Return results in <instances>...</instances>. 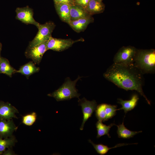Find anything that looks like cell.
<instances>
[{
    "label": "cell",
    "mask_w": 155,
    "mask_h": 155,
    "mask_svg": "<svg viewBox=\"0 0 155 155\" xmlns=\"http://www.w3.org/2000/svg\"><path fill=\"white\" fill-rule=\"evenodd\" d=\"M143 75L133 63H113L103 74V76L119 88L126 90L137 91L150 105V101L143 90L144 84Z\"/></svg>",
    "instance_id": "cell-1"
},
{
    "label": "cell",
    "mask_w": 155,
    "mask_h": 155,
    "mask_svg": "<svg viewBox=\"0 0 155 155\" xmlns=\"http://www.w3.org/2000/svg\"><path fill=\"white\" fill-rule=\"evenodd\" d=\"M133 64L144 74L155 71V51L154 49L137 50Z\"/></svg>",
    "instance_id": "cell-2"
},
{
    "label": "cell",
    "mask_w": 155,
    "mask_h": 155,
    "mask_svg": "<svg viewBox=\"0 0 155 155\" xmlns=\"http://www.w3.org/2000/svg\"><path fill=\"white\" fill-rule=\"evenodd\" d=\"M82 77H78L73 81L67 78L66 81L57 90L48 96L54 97L57 101L69 100L76 97L79 98L80 94L78 93L75 88L77 82Z\"/></svg>",
    "instance_id": "cell-3"
},
{
    "label": "cell",
    "mask_w": 155,
    "mask_h": 155,
    "mask_svg": "<svg viewBox=\"0 0 155 155\" xmlns=\"http://www.w3.org/2000/svg\"><path fill=\"white\" fill-rule=\"evenodd\" d=\"M55 27L52 22H49L44 24H40L37 28L38 31L33 39L30 42L27 48L32 47L38 44L48 41L51 36Z\"/></svg>",
    "instance_id": "cell-4"
},
{
    "label": "cell",
    "mask_w": 155,
    "mask_h": 155,
    "mask_svg": "<svg viewBox=\"0 0 155 155\" xmlns=\"http://www.w3.org/2000/svg\"><path fill=\"white\" fill-rule=\"evenodd\" d=\"M137 51L135 48L131 46L122 47L115 56L114 63L133 64Z\"/></svg>",
    "instance_id": "cell-5"
},
{
    "label": "cell",
    "mask_w": 155,
    "mask_h": 155,
    "mask_svg": "<svg viewBox=\"0 0 155 155\" xmlns=\"http://www.w3.org/2000/svg\"><path fill=\"white\" fill-rule=\"evenodd\" d=\"M83 39L74 40L70 39H63L51 37L48 40L46 50H52L57 51H61L71 47L75 42L83 41Z\"/></svg>",
    "instance_id": "cell-6"
},
{
    "label": "cell",
    "mask_w": 155,
    "mask_h": 155,
    "mask_svg": "<svg viewBox=\"0 0 155 155\" xmlns=\"http://www.w3.org/2000/svg\"><path fill=\"white\" fill-rule=\"evenodd\" d=\"M117 105L102 103L97 105L95 115L98 121L104 122L111 119L116 114Z\"/></svg>",
    "instance_id": "cell-7"
},
{
    "label": "cell",
    "mask_w": 155,
    "mask_h": 155,
    "mask_svg": "<svg viewBox=\"0 0 155 155\" xmlns=\"http://www.w3.org/2000/svg\"><path fill=\"white\" fill-rule=\"evenodd\" d=\"M47 41H46L31 48H27L25 53L26 57L32 59L35 64H39L44 53L47 51Z\"/></svg>",
    "instance_id": "cell-8"
},
{
    "label": "cell",
    "mask_w": 155,
    "mask_h": 155,
    "mask_svg": "<svg viewBox=\"0 0 155 155\" xmlns=\"http://www.w3.org/2000/svg\"><path fill=\"white\" fill-rule=\"evenodd\" d=\"M78 102L79 105L82 107L83 115L82 122L80 128V129L82 130L85 122L91 117L96 108L97 104L95 100L89 101L85 98L81 99L79 98Z\"/></svg>",
    "instance_id": "cell-9"
},
{
    "label": "cell",
    "mask_w": 155,
    "mask_h": 155,
    "mask_svg": "<svg viewBox=\"0 0 155 155\" xmlns=\"http://www.w3.org/2000/svg\"><path fill=\"white\" fill-rule=\"evenodd\" d=\"M16 19L26 24H32L38 28L40 24L33 18L34 13L32 9L27 6L18 7L16 10Z\"/></svg>",
    "instance_id": "cell-10"
},
{
    "label": "cell",
    "mask_w": 155,
    "mask_h": 155,
    "mask_svg": "<svg viewBox=\"0 0 155 155\" xmlns=\"http://www.w3.org/2000/svg\"><path fill=\"white\" fill-rule=\"evenodd\" d=\"M18 110L8 102H0V119L10 120L13 118H17L15 113Z\"/></svg>",
    "instance_id": "cell-11"
},
{
    "label": "cell",
    "mask_w": 155,
    "mask_h": 155,
    "mask_svg": "<svg viewBox=\"0 0 155 155\" xmlns=\"http://www.w3.org/2000/svg\"><path fill=\"white\" fill-rule=\"evenodd\" d=\"M17 129L12 120L0 119V137L7 138L11 136Z\"/></svg>",
    "instance_id": "cell-12"
},
{
    "label": "cell",
    "mask_w": 155,
    "mask_h": 155,
    "mask_svg": "<svg viewBox=\"0 0 155 155\" xmlns=\"http://www.w3.org/2000/svg\"><path fill=\"white\" fill-rule=\"evenodd\" d=\"M55 4L57 13L61 20L69 24L71 21L70 15V5L61 3Z\"/></svg>",
    "instance_id": "cell-13"
},
{
    "label": "cell",
    "mask_w": 155,
    "mask_h": 155,
    "mask_svg": "<svg viewBox=\"0 0 155 155\" xmlns=\"http://www.w3.org/2000/svg\"><path fill=\"white\" fill-rule=\"evenodd\" d=\"M93 20L91 15L75 20L71 21L69 25L75 31L80 32L84 31Z\"/></svg>",
    "instance_id": "cell-14"
},
{
    "label": "cell",
    "mask_w": 155,
    "mask_h": 155,
    "mask_svg": "<svg viewBox=\"0 0 155 155\" xmlns=\"http://www.w3.org/2000/svg\"><path fill=\"white\" fill-rule=\"evenodd\" d=\"M139 98L137 94H133L130 100H123L121 98H118L117 102L122 105V107L117 110H123L126 114L128 112L133 109L137 105Z\"/></svg>",
    "instance_id": "cell-15"
},
{
    "label": "cell",
    "mask_w": 155,
    "mask_h": 155,
    "mask_svg": "<svg viewBox=\"0 0 155 155\" xmlns=\"http://www.w3.org/2000/svg\"><path fill=\"white\" fill-rule=\"evenodd\" d=\"M70 15L71 21L75 20L90 15L82 7L74 4L70 6Z\"/></svg>",
    "instance_id": "cell-16"
},
{
    "label": "cell",
    "mask_w": 155,
    "mask_h": 155,
    "mask_svg": "<svg viewBox=\"0 0 155 155\" xmlns=\"http://www.w3.org/2000/svg\"><path fill=\"white\" fill-rule=\"evenodd\" d=\"M35 64L33 62L30 61L20 67L16 73H20L28 79L30 76L38 72L40 70V68L36 67Z\"/></svg>",
    "instance_id": "cell-17"
},
{
    "label": "cell",
    "mask_w": 155,
    "mask_h": 155,
    "mask_svg": "<svg viewBox=\"0 0 155 155\" xmlns=\"http://www.w3.org/2000/svg\"><path fill=\"white\" fill-rule=\"evenodd\" d=\"M104 8L102 1L98 0H90L85 9L87 12L91 15L102 12Z\"/></svg>",
    "instance_id": "cell-18"
},
{
    "label": "cell",
    "mask_w": 155,
    "mask_h": 155,
    "mask_svg": "<svg viewBox=\"0 0 155 155\" xmlns=\"http://www.w3.org/2000/svg\"><path fill=\"white\" fill-rule=\"evenodd\" d=\"M17 70L12 67L7 59L0 57V73L6 74L10 77L16 73Z\"/></svg>",
    "instance_id": "cell-19"
},
{
    "label": "cell",
    "mask_w": 155,
    "mask_h": 155,
    "mask_svg": "<svg viewBox=\"0 0 155 155\" xmlns=\"http://www.w3.org/2000/svg\"><path fill=\"white\" fill-rule=\"evenodd\" d=\"M117 127V131L118 137L123 139H129L134 136L136 134L141 133L142 131H132L126 128L124 124L123 121L122 123L116 125Z\"/></svg>",
    "instance_id": "cell-20"
},
{
    "label": "cell",
    "mask_w": 155,
    "mask_h": 155,
    "mask_svg": "<svg viewBox=\"0 0 155 155\" xmlns=\"http://www.w3.org/2000/svg\"><path fill=\"white\" fill-rule=\"evenodd\" d=\"M88 141L89 143H90L92 145L97 153L101 155H104L106 154L109 150L112 148H115L128 145L136 144H138L137 143L132 144L119 143L116 145L115 146L113 147L109 148L107 146L102 144H95L90 140H89Z\"/></svg>",
    "instance_id": "cell-21"
},
{
    "label": "cell",
    "mask_w": 155,
    "mask_h": 155,
    "mask_svg": "<svg viewBox=\"0 0 155 155\" xmlns=\"http://www.w3.org/2000/svg\"><path fill=\"white\" fill-rule=\"evenodd\" d=\"M96 127L97 130V138H99L102 136L105 135H107L109 138L111 137L109 134V132L111 127L116 125L113 123L108 125L103 124L102 121H98L96 123Z\"/></svg>",
    "instance_id": "cell-22"
},
{
    "label": "cell",
    "mask_w": 155,
    "mask_h": 155,
    "mask_svg": "<svg viewBox=\"0 0 155 155\" xmlns=\"http://www.w3.org/2000/svg\"><path fill=\"white\" fill-rule=\"evenodd\" d=\"M0 137V153L2 154L6 148L13 146L16 142L15 138L13 136L3 139Z\"/></svg>",
    "instance_id": "cell-23"
},
{
    "label": "cell",
    "mask_w": 155,
    "mask_h": 155,
    "mask_svg": "<svg viewBox=\"0 0 155 155\" xmlns=\"http://www.w3.org/2000/svg\"><path fill=\"white\" fill-rule=\"evenodd\" d=\"M36 119V114L35 112L27 115L23 117L22 123L28 126H31L35 122Z\"/></svg>",
    "instance_id": "cell-24"
},
{
    "label": "cell",
    "mask_w": 155,
    "mask_h": 155,
    "mask_svg": "<svg viewBox=\"0 0 155 155\" xmlns=\"http://www.w3.org/2000/svg\"><path fill=\"white\" fill-rule=\"evenodd\" d=\"M90 0H74V4L85 8Z\"/></svg>",
    "instance_id": "cell-25"
},
{
    "label": "cell",
    "mask_w": 155,
    "mask_h": 155,
    "mask_svg": "<svg viewBox=\"0 0 155 155\" xmlns=\"http://www.w3.org/2000/svg\"><path fill=\"white\" fill-rule=\"evenodd\" d=\"M55 4L57 3H63L71 6L74 4V0H53Z\"/></svg>",
    "instance_id": "cell-26"
},
{
    "label": "cell",
    "mask_w": 155,
    "mask_h": 155,
    "mask_svg": "<svg viewBox=\"0 0 155 155\" xmlns=\"http://www.w3.org/2000/svg\"><path fill=\"white\" fill-rule=\"evenodd\" d=\"M12 152L10 150H7L4 151L3 153V155H13Z\"/></svg>",
    "instance_id": "cell-27"
},
{
    "label": "cell",
    "mask_w": 155,
    "mask_h": 155,
    "mask_svg": "<svg viewBox=\"0 0 155 155\" xmlns=\"http://www.w3.org/2000/svg\"><path fill=\"white\" fill-rule=\"evenodd\" d=\"M2 47V44L0 42V57H1V51Z\"/></svg>",
    "instance_id": "cell-28"
},
{
    "label": "cell",
    "mask_w": 155,
    "mask_h": 155,
    "mask_svg": "<svg viewBox=\"0 0 155 155\" xmlns=\"http://www.w3.org/2000/svg\"><path fill=\"white\" fill-rule=\"evenodd\" d=\"M98 0V1H102V0Z\"/></svg>",
    "instance_id": "cell-29"
},
{
    "label": "cell",
    "mask_w": 155,
    "mask_h": 155,
    "mask_svg": "<svg viewBox=\"0 0 155 155\" xmlns=\"http://www.w3.org/2000/svg\"><path fill=\"white\" fill-rule=\"evenodd\" d=\"M1 154V153H0V154Z\"/></svg>",
    "instance_id": "cell-30"
},
{
    "label": "cell",
    "mask_w": 155,
    "mask_h": 155,
    "mask_svg": "<svg viewBox=\"0 0 155 155\" xmlns=\"http://www.w3.org/2000/svg\"></svg>",
    "instance_id": "cell-31"
}]
</instances>
